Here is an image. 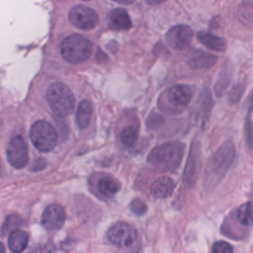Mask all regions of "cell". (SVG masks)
Returning a JSON list of instances; mask_svg holds the SVG:
<instances>
[{
  "label": "cell",
  "instance_id": "obj_24",
  "mask_svg": "<svg viewBox=\"0 0 253 253\" xmlns=\"http://www.w3.org/2000/svg\"><path fill=\"white\" fill-rule=\"evenodd\" d=\"M20 221H21V219L19 218V216H17V215H10L7 218L6 222L4 223L3 229H5V231L12 230V229L16 228L20 224Z\"/></svg>",
  "mask_w": 253,
  "mask_h": 253
},
{
  "label": "cell",
  "instance_id": "obj_1",
  "mask_svg": "<svg viewBox=\"0 0 253 253\" xmlns=\"http://www.w3.org/2000/svg\"><path fill=\"white\" fill-rule=\"evenodd\" d=\"M235 147L232 141H225L209 159L205 170V187H215L232 164Z\"/></svg>",
  "mask_w": 253,
  "mask_h": 253
},
{
  "label": "cell",
  "instance_id": "obj_7",
  "mask_svg": "<svg viewBox=\"0 0 253 253\" xmlns=\"http://www.w3.org/2000/svg\"><path fill=\"white\" fill-rule=\"evenodd\" d=\"M69 21L75 28L88 31L97 26L99 18L96 11L92 8L78 5L69 11Z\"/></svg>",
  "mask_w": 253,
  "mask_h": 253
},
{
  "label": "cell",
  "instance_id": "obj_28",
  "mask_svg": "<svg viewBox=\"0 0 253 253\" xmlns=\"http://www.w3.org/2000/svg\"><path fill=\"white\" fill-rule=\"evenodd\" d=\"M0 253H5V247L2 242H0Z\"/></svg>",
  "mask_w": 253,
  "mask_h": 253
},
{
  "label": "cell",
  "instance_id": "obj_12",
  "mask_svg": "<svg viewBox=\"0 0 253 253\" xmlns=\"http://www.w3.org/2000/svg\"><path fill=\"white\" fill-rule=\"evenodd\" d=\"M193 96V91L192 89L187 86V85H175L172 86L168 92H167V97L169 102L178 107H184L188 105L192 99Z\"/></svg>",
  "mask_w": 253,
  "mask_h": 253
},
{
  "label": "cell",
  "instance_id": "obj_19",
  "mask_svg": "<svg viewBox=\"0 0 253 253\" xmlns=\"http://www.w3.org/2000/svg\"><path fill=\"white\" fill-rule=\"evenodd\" d=\"M216 60H217L216 56L210 54V53L199 51L194 56H192L189 63L193 68L200 69V68L211 67L212 65L215 64Z\"/></svg>",
  "mask_w": 253,
  "mask_h": 253
},
{
  "label": "cell",
  "instance_id": "obj_16",
  "mask_svg": "<svg viewBox=\"0 0 253 253\" xmlns=\"http://www.w3.org/2000/svg\"><path fill=\"white\" fill-rule=\"evenodd\" d=\"M28 240L29 237L26 231L15 229L11 231L9 236V248L13 253H21L26 249L28 245Z\"/></svg>",
  "mask_w": 253,
  "mask_h": 253
},
{
  "label": "cell",
  "instance_id": "obj_2",
  "mask_svg": "<svg viewBox=\"0 0 253 253\" xmlns=\"http://www.w3.org/2000/svg\"><path fill=\"white\" fill-rule=\"evenodd\" d=\"M184 148V144L179 141L159 144L149 152L147 162L156 170L173 172L180 166Z\"/></svg>",
  "mask_w": 253,
  "mask_h": 253
},
{
  "label": "cell",
  "instance_id": "obj_13",
  "mask_svg": "<svg viewBox=\"0 0 253 253\" xmlns=\"http://www.w3.org/2000/svg\"><path fill=\"white\" fill-rule=\"evenodd\" d=\"M108 25L111 30L127 31L131 28V20L125 9L118 8L109 14Z\"/></svg>",
  "mask_w": 253,
  "mask_h": 253
},
{
  "label": "cell",
  "instance_id": "obj_9",
  "mask_svg": "<svg viewBox=\"0 0 253 253\" xmlns=\"http://www.w3.org/2000/svg\"><path fill=\"white\" fill-rule=\"evenodd\" d=\"M201 157H202V152H201L200 142L195 141L191 145L189 156H188L187 163L184 170V175H183L184 182L189 187H193L197 181L198 174L201 167V162H202Z\"/></svg>",
  "mask_w": 253,
  "mask_h": 253
},
{
  "label": "cell",
  "instance_id": "obj_26",
  "mask_svg": "<svg viewBox=\"0 0 253 253\" xmlns=\"http://www.w3.org/2000/svg\"><path fill=\"white\" fill-rule=\"evenodd\" d=\"M115 2H118L120 4H124V5H128L130 3H132L134 0H113Z\"/></svg>",
  "mask_w": 253,
  "mask_h": 253
},
{
  "label": "cell",
  "instance_id": "obj_22",
  "mask_svg": "<svg viewBox=\"0 0 253 253\" xmlns=\"http://www.w3.org/2000/svg\"><path fill=\"white\" fill-rule=\"evenodd\" d=\"M212 253H232V246L226 242V241H216L213 245H212V249H211Z\"/></svg>",
  "mask_w": 253,
  "mask_h": 253
},
{
  "label": "cell",
  "instance_id": "obj_20",
  "mask_svg": "<svg viewBox=\"0 0 253 253\" xmlns=\"http://www.w3.org/2000/svg\"><path fill=\"white\" fill-rule=\"evenodd\" d=\"M237 220L243 225L253 224V203L247 202L238 207L236 211Z\"/></svg>",
  "mask_w": 253,
  "mask_h": 253
},
{
  "label": "cell",
  "instance_id": "obj_29",
  "mask_svg": "<svg viewBox=\"0 0 253 253\" xmlns=\"http://www.w3.org/2000/svg\"><path fill=\"white\" fill-rule=\"evenodd\" d=\"M84 1H88V0H84Z\"/></svg>",
  "mask_w": 253,
  "mask_h": 253
},
{
  "label": "cell",
  "instance_id": "obj_4",
  "mask_svg": "<svg viewBox=\"0 0 253 253\" xmlns=\"http://www.w3.org/2000/svg\"><path fill=\"white\" fill-rule=\"evenodd\" d=\"M61 54L63 58L73 64L81 63L91 55V42L80 35H71L61 42Z\"/></svg>",
  "mask_w": 253,
  "mask_h": 253
},
{
  "label": "cell",
  "instance_id": "obj_11",
  "mask_svg": "<svg viewBox=\"0 0 253 253\" xmlns=\"http://www.w3.org/2000/svg\"><path fill=\"white\" fill-rule=\"evenodd\" d=\"M65 211L59 205H50L42 212V224L48 230H55L62 227L65 221Z\"/></svg>",
  "mask_w": 253,
  "mask_h": 253
},
{
  "label": "cell",
  "instance_id": "obj_18",
  "mask_svg": "<svg viewBox=\"0 0 253 253\" xmlns=\"http://www.w3.org/2000/svg\"><path fill=\"white\" fill-rule=\"evenodd\" d=\"M198 39L205 46L216 51H222L226 47V43L221 38H218L211 34L201 32L198 34Z\"/></svg>",
  "mask_w": 253,
  "mask_h": 253
},
{
  "label": "cell",
  "instance_id": "obj_8",
  "mask_svg": "<svg viewBox=\"0 0 253 253\" xmlns=\"http://www.w3.org/2000/svg\"><path fill=\"white\" fill-rule=\"evenodd\" d=\"M7 158L9 163L17 169L24 168L28 164V148L21 135H15L11 138L7 147Z\"/></svg>",
  "mask_w": 253,
  "mask_h": 253
},
{
  "label": "cell",
  "instance_id": "obj_17",
  "mask_svg": "<svg viewBox=\"0 0 253 253\" xmlns=\"http://www.w3.org/2000/svg\"><path fill=\"white\" fill-rule=\"evenodd\" d=\"M92 117V104L88 100H83L79 103L77 112H76V120L81 128H85L89 126Z\"/></svg>",
  "mask_w": 253,
  "mask_h": 253
},
{
  "label": "cell",
  "instance_id": "obj_25",
  "mask_svg": "<svg viewBox=\"0 0 253 253\" xmlns=\"http://www.w3.org/2000/svg\"><path fill=\"white\" fill-rule=\"evenodd\" d=\"M245 133H246V140H247V143H248L249 147H251V145H252L253 132H252V126H251L249 120L247 121L246 126H245Z\"/></svg>",
  "mask_w": 253,
  "mask_h": 253
},
{
  "label": "cell",
  "instance_id": "obj_3",
  "mask_svg": "<svg viewBox=\"0 0 253 253\" xmlns=\"http://www.w3.org/2000/svg\"><path fill=\"white\" fill-rule=\"evenodd\" d=\"M46 100L52 112L59 118H65L73 111V94L63 83L51 84L46 90Z\"/></svg>",
  "mask_w": 253,
  "mask_h": 253
},
{
  "label": "cell",
  "instance_id": "obj_27",
  "mask_svg": "<svg viewBox=\"0 0 253 253\" xmlns=\"http://www.w3.org/2000/svg\"><path fill=\"white\" fill-rule=\"evenodd\" d=\"M148 4H151V5H156V4H159V3H162L164 2L165 0H146Z\"/></svg>",
  "mask_w": 253,
  "mask_h": 253
},
{
  "label": "cell",
  "instance_id": "obj_15",
  "mask_svg": "<svg viewBox=\"0 0 253 253\" xmlns=\"http://www.w3.org/2000/svg\"><path fill=\"white\" fill-rule=\"evenodd\" d=\"M120 189H121L120 182L116 178L109 175L101 177L97 182L98 192L105 197L114 196L119 192Z\"/></svg>",
  "mask_w": 253,
  "mask_h": 253
},
{
  "label": "cell",
  "instance_id": "obj_14",
  "mask_svg": "<svg viewBox=\"0 0 253 253\" xmlns=\"http://www.w3.org/2000/svg\"><path fill=\"white\" fill-rule=\"evenodd\" d=\"M175 182L170 177H159L150 186V194L156 199H165L172 195Z\"/></svg>",
  "mask_w": 253,
  "mask_h": 253
},
{
  "label": "cell",
  "instance_id": "obj_21",
  "mask_svg": "<svg viewBox=\"0 0 253 253\" xmlns=\"http://www.w3.org/2000/svg\"><path fill=\"white\" fill-rule=\"evenodd\" d=\"M137 128L133 126H128L123 128L120 133V140L125 146H131L137 139Z\"/></svg>",
  "mask_w": 253,
  "mask_h": 253
},
{
  "label": "cell",
  "instance_id": "obj_6",
  "mask_svg": "<svg viewBox=\"0 0 253 253\" xmlns=\"http://www.w3.org/2000/svg\"><path fill=\"white\" fill-rule=\"evenodd\" d=\"M107 237L119 248H130L137 241V232L128 223L119 221L108 229Z\"/></svg>",
  "mask_w": 253,
  "mask_h": 253
},
{
  "label": "cell",
  "instance_id": "obj_23",
  "mask_svg": "<svg viewBox=\"0 0 253 253\" xmlns=\"http://www.w3.org/2000/svg\"><path fill=\"white\" fill-rule=\"evenodd\" d=\"M130 210L137 215H141L146 211V205L139 199H134L130 203Z\"/></svg>",
  "mask_w": 253,
  "mask_h": 253
},
{
  "label": "cell",
  "instance_id": "obj_5",
  "mask_svg": "<svg viewBox=\"0 0 253 253\" xmlns=\"http://www.w3.org/2000/svg\"><path fill=\"white\" fill-rule=\"evenodd\" d=\"M30 137L34 146L42 152L52 150L57 143L55 128L45 121H38L32 126Z\"/></svg>",
  "mask_w": 253,
  "mask_h": 253
},
{
  "label": "cell",
  "instance_id": "obj_10",
  "mask_svg": "<svg viewBox=\"0 0 253 253\" xmlns=\"http://www.w3.org/2000/svg\"><path fill=\"white\" fill-rule=\"evenodd\" d=\"M193 38L192 30L185 25H178L171 28L166 34V41L175 49L186 48Z\"/></svg>",
  "mask_w": 253,
  "mask_h": 253
}]
</instances>
